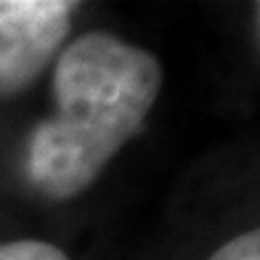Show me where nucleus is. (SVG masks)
<instances>
[{"label": "nucleus", "mask_w": 260, "mask_h": 260, "mask_svg": "<svg viewBox=\"0 0 260 260\" xmlns=\"http://www.w3.org/2000/svg\"><path fill=\"white\" fill-rule=\"evenodd\" d=\"M162 64L109 32H88L61 51L56 112L29 138L27 170L43 194L77 197L144 127L162 90Z\"/></svg>", "instance_id": "nucleus-1"}, {"label": "nucleus", "mask_w": 260, "mask_h": 260, "mask_svg": "<svg viewBox=\"0 0 260 260\" xmlns=\"http://www.w3.org/2000/svg\"><path fill=\"white\" fill-rule=\"evenodd\" d=\"M77 3L0 0V99L24 90L61 48Z\"/></svg>", "instance_id": "nucleus-2"}, {"label": "nucleus", "mask_w": 260, "mask_h": 260, "mask_svg": "<svg viewBox=\"0 0 260 260\" xmlns=\"http://www.w3.org/2000/svg\"><path fill=\"white\" fill-rule=\"evenodd\" d=\"M0 260H69L58 247L38 239H21L0 244Z\"/></svg>", "instance_id": "nucleus-3"}, {"label": "nucleus", "mask_w": 260, "mask_h": 260, "mask_svg": "<svg viewBox=\"0 0 260 260\" xmlns=\"http://www.w3.org/2000/svg\"><path fill=\"white\" fill-rule=\"evenodd\" d=\"M207 260H260V226L250 229L218 247Z\"/></svg>", "instance_id": "nucleus-4"}, {"label": "nucleus", "mask_w": 260, "mask_h": 260, "mask_svg": "<svg viewBox=\"0 0 260 260\" xmlns=\"http://www.w3.org/2000/svg\"><path fill=\"white\" fill-rule=\"evenodd\" d=\"M252 21H255V35L260 43V3H255V8H252Z\"/></svg>", "instance_id": "nucleus-5"}]
</instances>
